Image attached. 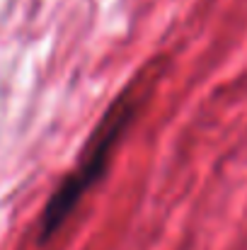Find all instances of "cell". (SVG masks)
<instances>
[{"label":"cell","mask_w":247,"mask_h":250,"mask_svg":"<svg viewBox=\"0 0 247 250\" xmlns=\"http://www.w3.org/2000/svg\"><path fill=\"white\" fill-rule=\"evenodd\" d=\"M136 112V100L131 92L121 95L102 117V122L95 129V136L90 139V146L85 148L78 167L66 175V180L58 185V189L51 194L46 202V209L41 214V226H39V241L46 243L54 238V233L68 221V216L78 209L80 199L87 194V189L102 180V175L109 167V158L114 146L119 144L121 134L131 124Z\"/></svg>","instance_id":"cell-1"}]
</instances>
